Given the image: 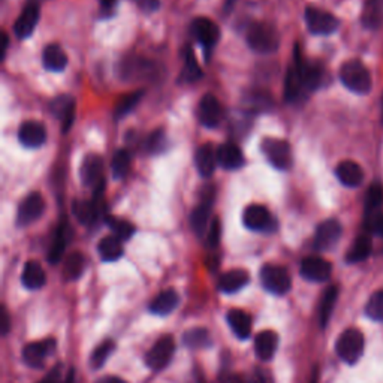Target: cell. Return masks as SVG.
<instances>
[{"mask_svg": "<svg viewBox=\"0 0 383 383\" xmlns=\"http://www.w3.org/2000/svg\"><path fill=\"white\" fill-rule=\"evenodd\" d=\"M342 225L338 224L337 220L334 219H328L325 222H322L316 229V235H315V247L317 251H329L333 248L338 239L342 237Z\"/></svg>", "mask_w": 383, "mask_h": 383, "instance_id": "5bb4252c", "label": "cell"}, {"mask_svg": "<svg viewBox=\"0 0 383 383\" xmlns=\"http://www.w3.org/2000/svg\"><path fill=\"white\" fill-rule=\"evenodd\" d=\"M248 383H273V376L268 370H256Z\"/></svg>", "mask_w": 383, "mask_h": 383, "instance_id": "681fc988", "label": "cell"}, {"mask_svg": "<svg viewBox=\"0 0 383 383\" xmlns=\"http://www.w3.org/2000/svg\"><path fill=\"white\" fill-rule=\"evenodd\" d=\"M105 220H106V225H108L110 229L112 230L114 237H117L119 239H121V242H126V239H129L133 235V233H135V228H133V225H130L128 220L112 217V216H108Z\"/></svg>", "mask_w": 383, "mask_h": 383, "instance_id": "74e56055", "label": "cell"}, {"mask_svg": "<svg viewBox=\"0 0 383 383\" xmlns=\"http://www.w3.org/2000/svg\"><path fill=\"white\" fill-rule=\"evenodd\" d=\"M183 342L187 347H192V349H201V347L210 344V335L207 329L193 328L184 334Z\"/></svg>", "mask_w": 383, "mask_h": 383, "instance_id": "ab89813d", "label": "cell"}, {"mask_svg": "<svg viewBox=\"0 0 383 383\" xmlns=\"http://www.w3.org/2000/svg\"><path fill=\"white\" fill-rule=\"evenodd\" d=\"M195 164H197L198 171L202 177H211L216 171L217 162V150L211 144H204L197 150L195 155Z\"/></svg>", "mask_w": 383, "mask_h": 383, "instance_id": "603a6c76", "label": "cell"}, {"mask_svg": "<svg viewBox=\"0 0 383 383\" xmlns=\"http://www.w3.org/2000/svg\"><path fill=\"white\" fill-rule=\"evenodd\" d=\"M306 24L313 35H331L338 29L340 21L331 12L308 6L306 10Z\"/></svg>", "mask_w": 383, "mask_h": 383, "instance_id": "ba28073f", "label": "cell"}, {"mask_svg": "<svg viewBox=\"0 0 383 383\" xmlns=\"http://www.w3.org/2000/svg\"><path fill=\"white\" fill-rule=\"evenodd\" d=\"M220 383H246V382L242 376H238V374H225V376L220 379Z\"/></svg>", "mask_w": 383, "mask_h": 383, "instance_id": "f5cc1de1", "label": "cell"}, {"mask_svg": "<svg viewBox=\"0 0 383 383\" xmlns=\"http://www.w3.org/2000/svg\"><path fill=\"white\" fill-rule=\"evenodd\" d=\"M335 175L338 181L344 184L346 187H358L364 181V171L362 168L353 162V160H343L338 164L335 169Z\"/></svg>", "mask_w": 383, "mask_h": 383, "instance_id": "ffe728a7", "label": "cell"}, {"mask_svg": "<svg viewBox=\"0 0 383 383\" xmlns=\"http://www.w3.org/2000/svg\"><path fill=\"white\" fill-rule=\"evenodd\" d=\"M337 297H338V288L337 286H329L322 295V299H320L319 322H320V326H322V328H325L329 322V319H331L333 310H334L335 302H337Z\"/></svg>", "mask_w": 383, "mask_h": 383, "instance_id": "d6a6232c", "label": "cell"}, {"mask_svg": "<svg viewBox=\"0 0 383 383\" xmlns=\"http://www.w3.org/2000/svg\"><path fill=\"white\" fill-rule=\"evenodd\" d=\"M279 337L274 331H262L255 338V353L261 361H270L277 351Z\"/></svg>", "mask_w": 383, "mask_h": 383, "instance_id": "cb8c5ba5", "label": "cell"}, {"mask_svg": "<svg viewBox=\"0 0 383 383\" xmlns=\"http://www.w3.org/2000/svg\"><path fill=\"white\" fill-rule=\"evenodd\" d=\"M264 156L268 162L282 171H288L292 166V150L289 142L277 138H265L261 144Z\"/></svg>", "mask_w": 383, "mask_h": 383, "instance_id": "277c9868", "label": "cell"}, {"mask_svg": "<svg viewBox=\"0 0 383 383\" xmlns=\"http://www.w3.org/2000/svg\"><path fill=\"white\" fill-rule=\"evenodd\" d=\"M248 283V274L244 270H230L220 275L219 279V289L222 292L233 293L242 288H244Z\"/></svg>", "mask_w": 383, "mask_h": 383, "instance_id": "f1b7e54d", "label": "cell"}, {"mask_svg": "<svg viewBox=\"0 0 383 383\" xmlns=\"http://www.w3.org/2000/svg\"><path fill=\"white\" fill-rule=\"evenodd\" d=\"M10 331V316H8V311L3 308L2 310V334L6 335Z\"/></svg>", "mask_w": 383, "mask_h": 383, "instance_id": "db71d44e", "label": "cell"}, {"mask_svg": "<svg viewBox=\"0 0 383 383\" xmlns=\"http://www.w3.org/2000/svg\"><path fill=\"white\" fill-rule=\"evenodd\" d=\"M56 349V340L48 338V340L35 342L28 344L23 349V361L32 369L42 367L43 361Z\"/></svg>", "mask_w": 383, "mask_h": 383, "instance_id": "9a60e30c", "label": "cell"}, {"mask_svg": "<svg viewBox=\"0 0 383 383\" xmlns=\"http://www.w3.org/2000/svg\"><path fill=\"white\" fill-rule=\"evenodd\" d=\"M220 237H222V224H220V219L216 217L211 220L207 230V246L211 248L217 247L220 243Z\"/></svg>", "mask_w": 383, "mask_h": 383, "instance_id": "7dc6e473", "label": "cell"}, {"mask_svg": "<svg viewBox=\"0 0 383 383\" xmlns=\"http://www.w3.org/2000/svg\"><path fill=\"white\" fill-rule=\"evenodd\" d=\"M243 224L246 228L256 230V233H273L277 226L268 208L259 206V204H252L244 210Z\"/></svg>", "mask_w": 383, "mask_h": 383, "instance_id": "52a82bcc", "label": "cell"}, {"mask_svg": "<svg viewBox=\"0 0 383 383\" xmlns=\"http://www.w3.org/2000/svg\"><path fill=\"white\" fill-rule=\"evenodd\" d=\"M166 142H168V139H166V135H165V130L157 129L147 138V142H146L147 151L151 155L164 153L165 148H166Z\"/></svg>", "mask_w": 383, "mask_h": 383, "instance_id": "bcb514c9", "label": "cell"}, {"mask_svg": "<svg viewBox=\"0 0 383 383\" xmlns=\"http://www.w3.org/2000/svg\"><path fill=\"white\" fill-rule=\"evenodd\" d=\"M84 265H86V261H84V256L81 253H78V252L70 253L66 257L65 265H63L65 279L66 280H77L79 275L83 274Z\"/></svg>", "mask_w": 383, "mask_h": 383, "instance_id": "d590c367", "label": "cell"}, {"mask_svg": "<svg viewBox=\"0 0 383 383\" xmlns=\"http://www.w3.org/2000/svg\"><path fill=\"white\" fill-rule=\"evenodd\" d=\"M367 225L373 234L383 237V213H376V215L369 216Z\"/></svg>", "mask_w": 383, "mask_h": 383, "instance_id": "c3c4849f", "label": "cell"}, {"mask_svg": "<svg viewBox=\"0 0 383 383\" xmlns=\"http://www.w3.org/2000/svg\"><path fill=\"white\" fill-rule=\"evenodd\" d=\"M115 349V344L112 340H105L104 343H101L99 346L96 347V349L93 351L92 356H90V365H92V369H101L104 367V364L106 362V360L110 358L111 353L114 352Z\"/></svg>", "mask_w": 383, "mask_h": 383, "instance_id": "60d3db41", "label": "cell"}, {"mask_svg": "<svg viewBox=\"0 0 383 383\" xmlns=\"http://www.w3.org/2000/svg\"><path fill=\"white\" fill-rule=\"evenodd\" d=\"M192 33L197 41L201 43L202 48L210 55L211 50L216 47L220 38V30L215 21H211L207 17H198L192 23Z\"/></svg>", "mask_w": 383, "mask_h": 383, "instance_id": "9c48e42d", "label": "cell"}, {"mask_svg": "<svg viewBox=\"0 0 383 383\" xmlns=\"http://www.w3.org/2000/svg\"><path fill=\"white\" fill-rule=\"evenodd\" d=\"M65 248H66V224H61L57 228L55 239H52L51 243L50 252H48V261L52 265H56L61 259V256H63Z\"/></svg>", "mask_w": 383, "mask_h": 383, "instance_id": "e575fe53", "label": "cell"}, {"mask_svg": "<svg viewBox=\"0 0 383 383\" xmlns=\"http://www.w3.org/2000/svg\"><path fill=\"white\" fill-rule=\"evenodd\" d=\"M183 79L187 83L192 81H198V79L202 77V70L198 65L197 57H195L193 51L190 48L186 50L184 55V69H183Z\"/></svg>", "mask_w": 383, "mask_h": 383, "instance_id": "f35d334b", "label": "cell"}, {"mask_svg": "<svg viewBox=\"0 0 383 383\" xmlns=\"http://www.w3.org/2000/svg\"><path fill=\"white\" fill-rule=\"evenodd\" d=\"M111 168H112V173H114L115 178H123L128 174L129 168H130V155L126 150H119L117 153L114 155Z\"/></svg>", "mask_w": 383, "mask_h": 383, "instance_id": "f6af8a7d", "label": "cell"}, {"mask_svg": "<svg viewBox=\"0 0 383 383\" xmlns=\"http://www.w3.org/2000/svg\"><path fill=\"white\" fill-rule=\"evenodd\" d=\"M299 271H301L302 277H304L306 280L322 283L331 277L333 265L329 264L326 259H324V257L308 256V257H306V259H302Z\"/></svg>", "mask_w": 383, "mask_h": 383, "instance_id": "7c38bea8", "label": "cell"}, {"mask_svg": "<svg viewBox=\"0 0 383 383\" xmlns=\"http://www.w3.org/2000/svg\"><path fill=\"white\" fill-rule=\"evenodd\" d=\"M39 14H41L39 5L37 2L28 3V6L24 8L23 12L20 14V17L17 19V21L14 24L15 37L19 39L29 38L39 21Z\"/></svg>", "mask_w": 383, "mask_h": 383, "instance_id": "ac0fdd59", "label": "cell"}, {"mask_svg": "<svg viewBox=\"0 0 383 383\" xmlns=\"http://www.w3.org/2000/svg\"><path fill=\"white\" fill-rule=\"evenodd\" d=\"M217 162L222 168L225 169H239L244 165V155L242 148L233 144V142H226L217 148Z\"/></svg>", "mask_w": 383, "mask_h": 383, "instance_id": "44dd1931", "label": "cell"}, {"mask_svg": "<svg viewBox=\"0 0 383 383\" xmlns=\"http://www.w3.org/2000/svg\"><path fill=\"white\" fill-rule=\"evenodd\" d=\"M97 252H99L101 257L106 262H114L120 259L123 256L121 239H119L114 235L104 237L99 242V244H97Z\"/></svg>", "mask_w": 383, "mask_h": 383, "instance_id": "f546056e", "label": "cell"}, {"mask_svg": "<svg viewBox=\"0 0 383 383\" xmlns=\"http://www.w3.org/2000/svg\"><path fill=\"white\" fill-rule=\"evenodd\" d=\"M51 112L61 123V132L68 133L75 121V101L69 95L57 96L51 102Z\"/></svg>", "mask_w": 383, "mask_h": 383, "instance_id": "4fadbf2b", "label": "cell"}, {"mask_svg": "<svg viewBox=\"0 0 383 383\" xmlns=\"http://www.w3.org/2000/svg\"><path fill=\"white\" fill-rule=\"evenodd\" d=\"M104 160L99 155L90 153L87 155L81 164L79 169V175H81V181L87 187H96L104 183Z\"/></svg>", "mask_w": 383, "mask_h": 383, "instance_id": "2e32d148", "label": "cell"}, {"mask_svg": "<svg viewBox=\"0 0 383 383\" xmlns=\"http://www.w3.org/2000/svg\"><path fill=\"white\" fill-rule=\"evenodd\" d=\"M19 139L24 147L39 148L47 142L46 126L37 120L24 121L19 130Z\"/></svg>", "mask_w": 383, "mask_h": 383, "instance_id": "e0dca14e", "label": "cell"}, {"mask_svg": "<svg viewBox=\"0 0 383 383\" xmlns=\"http://www.w3.org/2000/svg\"><path fill=\"white\" fill-rule=\"evenodd\" d=\"M142 96H144V92H142V90L132 92L126 96H123L121 99L117 102V105H115V111H114L115 119L126 117V115L138 105V102L141 101Z\"/></svg>", "mask_w": 383, "mask_h": 383, "instance_id": "8d00e7d4", "label": "cell"}, {"mask_svg": "<svg viewBox=\"0 0 383 383\" xmlns=\"http://www.w3.org/2000/svg\"><path fill=\"white\" fill-rule=\"evenodd\" d=\"M211 207H213V192L207 197H204L199 202V206L193 210L190 216V224L197 235L202 237L208 230V220L211 215Z\"/></svg>", "mask_w": 383, "mask_h": 383, "instance_id": "7402d4cb", "label": "cell"}, {"mask_svg": "<svg viewBox=\"0 0 383 383\" xmlns=\"http://www.w3.org/2000/svg\"><path fill=\"white\" fill-rule=\"evenodd\" d=\"M46 210V201L39 192H33L26 197L20 207H19V215H17V224L19 226H29L33 222H37Z\"/></svg>", "mask_w": 383, "mask_h": 383, "instance_id": "30bf717a", "label": "cell"}, {"mask_svg": "<svg viewBox=\"0 0 383 383\" xmlns=\"http://www.w3.org/2000/svg\"><path fill=\"white\" fill-rule=\"evenodd\" d=\"M364 346V335L360 329L349 328L338 337L335 343V352L338 358L344 361L346 364H355L358 362L362 356Z\"/></svg>", "mask_w": 383, "mask_h": 383, "instance_id": "3957f363", "label": "cell"}, {"mask_svg": "<svg viewBox=\"0 0 383 383\" xmlns=\"http://www.w3.org/2000/svg\"><path fill=\"white\" fill-rule=\"evenodd\" d=\"M135 2H137V0H135Z\"/></svg>", "mask_w": 383, "mask_h": 383, "instance_id": "91938a15", "label": "cell"}, {"mask_svg": "<svg viewBox=\"0 0 383 383\" xmlns=\"http://www.w3.org/2000/svg\"><path fill=\"white\" fill-rule=\"evenodd\" d=\"M99 3H101L102 11L110 17L111 11L114 10L115 5H117V0H99Z\"/></svg>", "mask_w": 383, "mask_h": 383, "instance_id": "816d5d0a", "label": "cell"}, {"mask_svg": "<svg viewBox=\"0 0 383 383\" xmlns=\"http://www.w3.org/2000/svg\"><path fill=\"white\" fill-rule=\"evenodd\" d=\"M175 352V342L171 335H164L153 344L146 355V362L153 371H160L168 367Z\"/></svg>", "mask_w": 383, "mask_h": 383, "instance_id": "8992f818", "label": "cell"}, {"mask_svg": "<svg viewBox=\"0 0 383 383\" xmlns=\"http://www.w3.org/2000/svg\"><path fill=\"white\" fill-rule=\"evenodd\" d=\"M340 79L353 93L367 95L371 90L370 70L360 60L344 61L340 68Z\"/></svg>", "mask_w": 383, "mask_h": 383, "instance_id": "7a4b0ae2", "label": "cell"}, {"mask_svg": "<svg viewBox=\"0 0 383 383\" xmlns=\"http://www.w3.org/2000/svg\"><path fill=\"white\" fill-rule=\"evenodd\" d=\"M371 248H373L371 238L369 235H360L358 238L355 239V243L351 247V251L347 252L346 261L349 264L362 262L371 255Z\"/></svg>", "mask_w": 383, "mask_h": 383, "instance_id": "4dcf8cb0", "label": "cell"}, {"mask_svg": "<svg viewBox=\"0 0 383 383\" xmlns=\"http://www.w3.org/2000/svg\"><path fill=\"white\" fill-rule=\"evenodd\" d=\"M261 282L266 291L275 293V295H284V293H288L292 284L288 270L284 268V266L273 264L265 265L261 270Z\"/></svg>", "mask_w": 383, "mask_h": 383, "instance_id": "5b68a950", "label": "cell"}, {"mask_svg": "<svg viewBox=\"0 0 383 383\" xmlns=\"http://www.w3.org/2000/svg\"><path fill=\"white\" fill-rule=\"evenodd\" d=\"M311 383H316V380H313V382H311Z\"/></svg>", "mask_w": 383, "mask_h": 383, "instance_id": "680465c9", "label": "cell"}, {"mask_svg": "<svg viewBox=\"0 0 383 383\" xmlns=\"http://www.w3.org/2000/svg\"><path fill=\"white\" fill-rule=\"evenodd\" d=\"M138 6L146 12H155L160 5V0H137Z\"/></svg>", "mask_w": 383, "mask_h": 383, "instance_id": "f907efd6", "label": "cell"}, {"mask_svg": "<svg viewBox=\"0 0 383 383\" xmlns=\"http://www.w3.org/2000/svg\"><path fill=\"white\" fill-rule=\"evenodd\" d=\"M21 280L26 288L35 291V289H41L43 284L47 283V275L39 262L29 261L23 270Z\"/></svg>", "mask_w": 383, "mask_h": 383, "instance_id": "4316f807", "label": "cell"}, {"mask_svg": "<svg viewBox=\"0 0 383 383\" xmlns=\"http://www.w3.org/2000/svg\"><path fill=\"white\" fill-rule=\"evenodd\" d=\"M304 92V87L301 84L299 74L295 66H292L286 74V83H284V99L288 102L297 101L299 95Z\"/></svg>", "mask_w": 383, "mask_h": 383, "instance_id": "836d02e7", "label": "cell"}, {"mask_svg": "<svg viewBox=\"0 0 383 383\" xmlns=\"http://www.w3.org/2000/svg\"><path fill=\"white\" fill-rule=\"evenodd\" d=\"M247 46L259 55H273L280 47V37L273 24L265 21L253 23L246 35Z\"/></svg>", "mask_w": 383, "mask_h": 383, "instance_id": "6da1fadb", "label": "cell"}, {"mask_svg": "<svg viewBox=\"0 0 383 383\" xmlns=\"http://www.w3.org/2000/svg\"><path fill=\"white\" fill-rule=\"evenodd\" d=\"M2 43H3V47H2V59L6 56V50H8V46H10V38H8V35L3 33L2 35Z\"/></svg>", "mask_w": 383, "mask_h": 383, "instance_id": "9f6ffc18", "label": "cell"}, {"mask_svg": "<svg viewBox=\"0 0 383 383\" xmlns=\"http://www.w3.org/2000/svg\"><path fill=\"white\" fill-rule=\"evenodd\" d=\"M38 383H74V370L63 371V364H57L52 367L46 377Z\"/></svg>", "mask_w": 383, "mask_h": 383, "instance_id": "ee69618b", "label": "cell"}, {"mask_svg": "<svg viewBox=\"0 0 383 383\" xmlns=\"http://www.w3.org/2000/svg\"><path fill=\"white\" fill-rule=\"evenodd\" d=\"M224 119V108L216 96L206 95L199 102V120L206 128H217Z\"/></svg>", "mask_w": 383, "mask_h": 383, "instance_id": "d6986e66", "label": "cell"}, {"mask_svg": "<svg viewBox=\"0 0 383 383\" xmlns=\"http://www.w3.org/2000/svg\"><path fill=\"white\" fill-rule=\"evenodd\" d=\"M383 20V0H367L362 11V23L365 28L376 29Z\"/></svg>", "mask_w": 383, "mask_h": 383, "instance_id": "1f68e13d", "label": "cell"}, {"mask_svg": "<svg viewBox=\"0 0 383 383\" xmlns=\"http://www.w3.org/2000/svg\"><path fill=\"white\" fill-rule=\"evenodd\" d=\"M228 324L233 329L234 334L242 338V340H246V338L251 335L252 333V319L248 316L246 311L243 310H230L228 313Z\"/></svg>", "mask_w": 383, "mask_h": 383, "instance_id": "83f0119b", "label": "cell"}, {"mask_svg": "<svg viewBox=\"0 0 383 383\" xmlns=\"http://www.w3.org/2000/svg\"><path fill=\"white\" fill-rule=\"evenodd\" d=\"M42 63L43 68L47 70H51V72H61L68 65V56L60 46L51 43V46L46 47V50L42 52Z\"/></svg>", "mask_w": 383, "mask_h": 383, "instance_id": "d4e9b609", "label": "cell"}, {"mask_svg": "<svg viewBox=\"0 0 383 383\" xmlns=\"http://www.w3.org/2000/svg\"><path fill=\"white\" fill-rule=\"evenodd\" d=\"M382 204L383 187L380 184H373L367 192V198H365V213H367V217L371 215H376Z\"/></svg>", "mask_w": 383, "mask_h": 383, "instance_id": "b9f144b4", "label": "cell"}, {"mask_svg": "<svg viewBox=\"0 0 383 383\" xmlns=\"http://www.w3.org/2000/svg\"><path fill=\"white\" fill-rule=\"evenodd\" d=\"M237 0H226V3H225V8H226V11H230L233 10V6L235 5Z\"/></svg>", "mask_w": 383, "mask_h": 383, "instance_id": "6f0895ef", "label": "cell"}, {"mask_svg": "<svg viewBox=\"0 0 383 383\" xmlns=\"http://www.w3.org/2000/svg\"><path fill=\"white\" fill-rule=\"evenodd\" d=\"M97 383H128V382L115 376H106V377H102L101 380H97Z\"/></svg>", "mask_w": 383, "mask_h": 383, "instance_id": "11a10c76", "label": "cell"}, {"mask_svg": "<svg viewBox=\"0 0 383 383\" xmlns=\"http://www.w3.org/2000/svg\"><path fill=\"white\" fill-rule=\"evenodd\" d=\"M178 302H180V297H178V293L174 289H168L160 292L159 295L151 301L150 304V311L155 315H160V316H165L173 313V311L177 308Z\"/></svg>", "mask_w": 383, "mask_h": 383, "instance_id": "484cf974", "label": "cell"}, {"mask_svg": "<svg viewBox=\"0 0 383 383\" xmlns=\"http://www.w3.org/2000/svg\"><path fill=\"white\" fill-rule=\"evenodd\" d=\"M293 66H295L298 70L301 84L304 87V90L315 92L316 88L322 84V79H324L322 68L302 59L301 52L298 51V47L295 48V65Z\"/></svg>", "mask_w": 383, "mask_h": 383, "instance_id": "8fae6325", "label": "cell"}, {"mask_svg": "<svg viewBox=\"0 0 383 383\" xmlns=\"http://www.w3.org/2000/svg\"><path fill=\"white\" fill-rule=\"evenodd\" d=\"M365 315L376 322H383V289L374 292L365 306Z\"/></svg>", "mask_w": 383, "mask_h": 383, "instance_id": "7bdbcfd3", "label": "cell"}]
</instances>
